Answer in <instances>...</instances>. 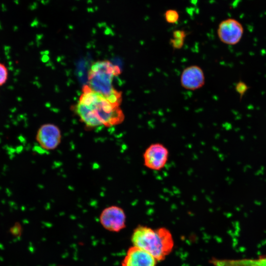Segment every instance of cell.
I'll list each match as a JSON object with an SVG mask.
<instances>
[{
	"label": "cell",
	"instance_id": "cell-1",
	"mask_svg": "<svg viewBox=\"0 0 266 266\" xmlns=\"http://www.w3.org/2000/svg\"><path fill=\"white\" fill-rule=\"evenodd\" d=\"M72 110L88 129L116 126L125 118L120 105L94 92L88 85L83 87L79 100L73 105Z\"/></svg>",
	"mask_w": 266,
	"mask_h": 266
},
{
	"label": "cell",
	"instance_id": "cell-2",
	"mask_svg": "<svg viewBox=\"0 0 266 266\" xmlns=\"http://www.w3.org/2000/svg\"><path fill=\"white\" fill-rule=\"evenodd\" d=\"M131 239L133 246L146 251L157 261L165 259L174 245L171 233L164 227L154 230L138 226L133 231Z\"/></svg>",
	"mask_w": 266,
	"mask_h": 266
},
{
	"label": "cell",
	"instance_id": "cell-3",
	"mask_svg": "<svg viewBox=\"0 0 266 266\" xmlns=\"http://www.w3.org/2000/svg\"><path fill=\"white\" fill-rule=\"evenodd\" d=\"M120 73V68L109 61L95 62L89 70L88 86L111 102L120 105L121 93L116 90L112 84L114 77Z\"/></svg>",
	"mask_w": 266,
	"mask_h": 266
},
{
	"label": "cell",
	"instance_id": "cell-4",
	"mask_svg": "<svg viewBox=\"0 0 266 266\" xmlns=\"http://www.w3.org/2000/svg\"><path fill=\"white\" fill-rule=\"evenodd\" d=\"M99 220L105 230L112 232H119L126 227V215L121 207L111 205L102 210Z\"/></svg>",
	"mask_w": 266,
	"mask_h": 266
},
{
	"label": "cell",
	"instance_id": "cell-5",
	"mask_svg": "<svg viewBox=\"0 0 266 266\" xmlns=\"http://www.w3.org/2000/svg\"><path fill=\"white\" fill-rule=\"evenodd\" d=\"M169 156L168 149L163 144H150L143 154L144 165L153 170H160L166 164Z\"/></svg>",
	"mask_w": 266,
	"mask_h": 266
},
{
	"label": "cell",
	"instance_id": "cell-6",
	"mask_svg": "<svg viewBox=\"0 0 266 266\" xmlns=\"http://www.w3.org/2000/svg\"><path fill=\"white\" fill-rule=\"evenodd\" d=\"M243 28L235 19L229 18L222 21L219 25L217 34L220 40L224 44L234 45L241 39Z\"/></svg>",
	"mask_w": 266,
	"mask_h": 266
},
{
	"label": "cell",
	"instance_id": "cell-7",
	"mask_svg": "<svg viewBox=\"0 0 266 266\" xmlns=\"http://www.w3.org/2000/svg\"><path fill=\"white\" fill-rule=\"evenodd\" d=\"M36 140L39 145L46 150L56 149L62 140V133L60 128L53 124H45L37 130Z\"/></svg>",
	"mask_w": 266,
	"mask_h": 266
},
{
	"label": "cell",
	"instance_id": "cell-8",
	"mask_svg": "<svg viewBox=\"0 0 266 266\" xmlns=\"http://www.w3.org/2000/svg\"><path fill=\"white\" fill-rule=\"evenodd\" d=\"M205 75L202 68L197 65L189 66L183 70L180 76V84L184 89L195 91L205 84Z\"/></svg>",
	"mask_w": 266,
	"mask_h": 266
},
{
	"label": "cell",
	"instance_id": "cell-9",
	"mask_svg": "<svg viewBox=\"0 0 266 266\" xmlns=\"http://www.w3.org/2000/svg\"><path fill=\"white\" fill-rule=\"evenodd\" d=\"M157 260L150 254L135 246L129 248L122 266H156Z\"/></svg>",
	"mask_w": 266,
	"mask_h": 266
},
{
	"label": "cell",
	"instance_id": "cell-10",
	"mask_svg": "<svg viewBox=\"0 0 266 266\" xmlns=\"http://www.w3.org/2000/svg\"><path fill=\"white\" fill-rule=\"evenodd\" d=\"M211 262L215 266H266V255L254 258L214 259Z\"/></svg>",
	"mask_w": 266,
	"mask_h": 266
},
{
	"label": "cell",
	"instance_id": "cell-11",
	"mask_svg": "<svg viewBox=\"0 0 266 266\" xmlns=\"http://www.w3.org/2000/svg\"><path fill=\"white\" fill-rule=\"evenodd\" d=\"M166 21L169 24H175L179 20V16L178 12L174 9L167 10L164 14Z\"/></svg>",
	"mask_w": 266,
	"mask_h": 266
},
{
	"label": "cell",
	"instance_id": "cell-12",
	"mask_svg": "<svg viewBox=\"0 0 266 266\" xmlns=\"http://www.w3.org/2000/svg\"><path fill=\"white\" fill-rule=\"evenodd\" d=\"M8 78V69L3 63L0 62V87L5 84Z\"/></svg>",
	"mask_w": 266,
	"mask_h": 266
},
{
	"label": "cell",
	"instance_id": "cell-13",
	"mask_svg": "<svg viewBox=\"0 0 266 266\" xmlns=\"http://www.w3.org/2000/svg\"><path fill=\"white\" fill-rule=\"evenodd\" d=\"M248 89V85L242 81H238L235 85V90L239 94L240 98L243 97Z\"/></svg>",
	"mask_w": 266,
	"mask_h": 266
},
{
	"label": "cell",
	"instance_id": "cell-14",
	"mask_svg": "<svg viewBox=\"0 0 266 266\" xmlns=\"http://www.w3.org/2000/svg\"><path fill=\"white\" fill-rule=\"evenodd\" d=\"M185 39L171 38L169 43L173 49H180L184 45Z\"/></svg>",
	"mask_w": 266,
	"mask_h": 266
},
{
	"label": "cell",
	"instance_id": "cell-15",
	"mask_svg": "<svg viewBox=\"0 0 266 266\" xmlns=\"http://www.w3.org/2000/svg\"><path fill=\"white\" fill-rule=\"evenodd\" d=\"M186 35V33L184 30H176L172 33V37L174 38L185 39Z\"/></svg>",
	"mask_w": 266,
	"mask_h": 266
}]
</instances>
